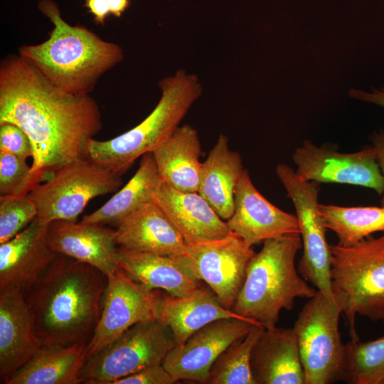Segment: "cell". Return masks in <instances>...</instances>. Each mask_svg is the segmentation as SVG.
Returning <instances> with one entry per match:
<instances>
[{"instance_id": "cell-2", "label": "cell", "mask_w": 384, "mask_h": 384, "mask_svg": "<svg viewBox=\"0 0 384 384\" xmlns=\"http://www.w3.org/2000/svg\"><path fill=\"white\" fill-rule=\"evenodd\" d=\"M107 285V275L97 268L58 255L23 294L41 343H87Z\"/></svg>"}, {"instance_id": "cell-12", "label": "cell", "mask_w": 384, "mask_h": 384, "mask_svg": "<svg viewBox=\"0 0 384 384\" xmlns=\"http://www.w3.org/2000/svg\"><path fill=\"white\" fill-rule=\"evenodd\" d=\"M161 291L151 290L117 268L107 276L98 323L85 348V361L134 324L156 319Z\"/></svg>"}, {"instance_id": "cell-37", "label": "cell", "mask_w": 384, "mask_h": 384, "mask_svg": "<svg viewBox=\"0 0 384 384\" xmlns=\"http://www.w3.org/2000/svg\"><path fill=\"white\" fill-rule=\"evenodd\" d=\"M348 95L356 100L384 107V87L380 90L373 89L372 92L351 88Z\"/></svg>"}, {"instance_id": "cell-27", "label": "cell", "mask_w": 384, "mask_h": 384, "mask_svg": "<svg viewBox=\"0 0 384 384\" xmlns=\"http://www.w3.org/2000/svg\"><path fill=\"white\" fill-rule=\"evenodd\" d=\"M161 183L152 152L146 153L142 156L138 169L128 183L100 208L85 215L80 222L117 227L129 215L154 201Z\"/></svg>"}, {"instance_id": "cell-14", "label": "cell", "mask_w": 384, "mask_h": 384, "mask_svg": "<svg viewBox=\"0 0 384 384\" xmlns=\"http://www.w3.org/2000/svg\"><path fill=\"white\" fill-rule=\"evenodd\" d=\"M257 324L242 318H226L210 322L183 344L176 345L166 356L162 365L176 382L187 380L206 384L216 358Z\"/></svg>"}, {"instance_id": "cell-29", "label": "cell", "mask_w": 384, "mask_h": 384, "mask_svg": "<svg viewBox=\"0 0 384 384\" xmlns=\"http://www.w3.org/2000/svg\"><path fill=\"white\" fill-rule=\"evenodd\" d=\"M265 329L261 324H254L245 336L223 351L211 366L206 384H255L251 356Z\"/></svg>"}, {"instance_id": "cell-22", "label": "cell", "mask_w": 384, "mask_h": 384, "mask_svg": "<svg viewBox=\"0 0 384 384\" xmlns=\"http://www.w3.org/2000/svg\"><path fill=\"white\" fill-rule=\"evenodd\" d=\"M115 230L118 246L128 250L175 257L187 246L154 201L124 219Z\"/></svg>"}, {"instance_id": "cell-11", "label": "cell", "mask_w": 384, "mask_h": 384, "mask_svg": "<svg viewBox=\"0 0 384 384\" xmlns=\"http://www.w3.org/2000/svg\"><path fill=\"white\" fill-rule=\"evenodd\" d=\"M256 252L232 233L218 240L187 245L175 256L198 280L204 282L221 304L232 309Z\"/></svg>"}, {"instance_id": "cell-23", "label": "cell", "mask_w": 384, "mask_h": 384, "mask_svg": "<svg viewBox=\"0 0 384 384\" xmlns=\"http://www.w3.org/2000/svg\"><path fill=\"white\" fill-rule=\"evenodd\" d=\"M116 263L131 278L151 290H164L171 295L183 296L203 285L176 257L118 246Z\"/></svg>"}, {"instance_id": "cell-5", "label": "cell", "mask_w": 384, "mask_h": 384, "mask_svg": "<svg viewBox=\"0 0 384 384\" xmlns=\"http://www.w3.org/2000/svg\"><path fill=\"white\" fill-rule=\"evenodd\" d=\"M161 97L138 125L111 139H88L85 156L122 176L140 156L152 152L180 126L203 92L198 78L178 70L159 82Z\"/></svg>"}, {"instance_id": "cell-32", "label": "cell", "mask_w": 384, "mask_h": 384, "mask_svg": "<svg viewBox=\"0 0 384 384\" xmlns=\"http://www.w3.org/2000/svg\"><path fill=\"white\" fill-rule=\"evenodd\" d=\"M42 181L26 159L0 151V196L28 195Z\"/></svg>"}, {"instance_id": "cell-20", "label": "cell", "mask_w": 384, "mask_h": 384, "mask_svg": "<svg viewBox=\"0 0 384 384\" xmlns=\"http://www.w3.org/2000/svg\"><path fill=\"white\" fill-rule=\"evenodd\" d=\"M226 318L246 319L225 308L214 292L203 285L183 296L160 293L156 320L170 330L176 345L183 344L210 322Z\"/></svg>"}, {"instance_id": "cell-15", "label": "cell", "mask_w": 384, "mask_h": 384, "mask_svg": "<svg viewBox=\"0 0 384 384\" xmlns=\"http://www.w3.org/2000/svg\"><path fill=\"white\" fill-rule=\"evenodd\" d=\"M225 221L232 233L252 247L282 235L300 234L297 215L268 201L253 185L246 169L235 188L234 212Z\"/></svg>"}, {"instance_id": "cell-21", "label": "cell", "mask_w": 384, "mask_h": 384, "mask_svg": "<svg viewBox=\"0 0 384 384\" xmlns=\"http://www.w3.org/2000/svg\"><path fill=\"white\" fill-rule=\"evenodd\" d=\"M251 370L255 384H305L292 328H265L253 348Z\"/></svg>"}, {"instance_id": "cell-28", "label": "cell", "mask_w": 384, "mask_h": 384, "mask_svg": "<svg viewBox=\"0 0 384 384\" xmlns=\"http://www.w3.org/2000/svg\"><path fill=\"white\" fill-rule=\"evenodd\" d=\"M327 229L332 230L340 245L348 246L384 232V206L344 207L319 204Z\"/></svg>"}, {"instance_id": "cell-10", "label": "cell", "mask_w": 384, "mask_h": 384, "mask_svg": "<svg viewBox=\"0 0 384 384\" xmlns=\"http://www.w3.org/2000/svg\"><path fill=\"white\" fill-rule=\"evenodd\" d=\"M276 174L293 203L299 225L303 254L298 262V272L317 290L334 298L330 244L326 238L327 228L319 211L320 183L304 179L285 164L277 166Z\"/></svg>"}, {"instance_id": "cell-8", "label": "cell", "mask_w": 384, "mask_h": 384, "mask_svg": "<svg viewBox=\"0 0 384 384\" xmlns=\"http://www.w3.org/2000/svg\"><path fill=\"white\" fill-rule=\"evenodd\" d=\"M121 176L87 158L62 166L29 193L43 223L55 220L77 221L90 200L116 193L122 186Z\"/></svg>"}, {"instance_id": "cell-34", "label": "cell", "mask_w": 384, "mask_h": 384, "mask_svg": "<svg viewBox=\"0 0 384 384\" xmlns=\"http://www.w3.org/2000/svg\"><path fill=\"white\" fill-rule=\"evenodd\" d=\"M176 382L162 364H156L122 378L113 384H173Z\"/></svg>"}, {"instance_id": "cell-1", "label": "cell", "mask_w": 384, "mask_h": 384, "mask_svg": "<svg viewBox=\"0 0 384 384\" xmlns=\"http://www.w3.org/2000/svg\"><path fill=\"white\" fill-rule=\"evenodd\" d=\"M10 122L28 136L31 170L43 181L73 161L86 158L85 146L102 127L96 101L63 91L19 55L0 64V124Z\"/></svg>"}, {"instance_id": "cell-36", "label": "cell", "mask_w": 384, "mask_h": 384, "mask_svg": "<svg viewBox=\"0 0 384 384\" xmlns=\"http://www.w3.org/2000/svg\"><path fill=\"white\" fill-rule=\"evenodd\" d=\"M370 140L383 178V192L381 195L380 203V206H384V130L373 133L370 136Z\"/></svg>"}, {"instance_id": "cell-16", "label": "cell", "mask_w": 384, "mask_h": 384, "mask_svg": "<svg viewBox=\"0 0 384 384\" xmlns=\"http://www.w3.org/2000/svg\"><path fill=\"white\" fill-rule=\"evenodd\" d=\"M48 225L36 218L0 244V291L16 289L24 294L58 255L48 243Z\"/></svg>"}, {"instance_id": "cell-25", "label": "cell", "mask_w": 384, "mask_h": 384, "mask_svg": "<svg viewBox=\"0 0 384 384\" xmlns=\"http://www.w3.org/2000/svg\"><path fill=\"white\" fill-rule=\"evenodd\" d=\"M239 153L229 149L227 136L220 134L202 163L198 192L224 220L235 208V191L243 171Z\"/></svg>"}, {"instance_id": "cell-31", "label": "cell", "mask_w": 384, "mask_h": 384, "mask_svg": "<svg viewBox=\"0 0 384 384\" xmlns=\"http://www.w3.org/2000/svg\"><path fill=\"white\" fill-rule=\"evenodd\" d=\"M38 216V208L29 193L0 196V244L13 238Z\"/></svg>"}, {"instance_id": "cell-24", "label": "cell", "mask_w": 384, "mask_h": 384, "mask_svg": "<svg viewBox=\"0 0 384 384\" xmlns=\"http://www.w3.org/2000/svg\"><path fill=\"white\" fill-rule=\"evenodd\" d=\"M201 147L196 129L179 126L152 151L161 180L184 192H198L202 163Z\"/></svg>"}, {"instance_id": "cell-13", "label": "cell", "mask_w": 384, "mask_h": 384, "mask_svg": "<svg viewBox=\"0 0 384 384\" xmlns=\"http://www.w3.org/2000/svg\"><path fill=\"white\" fill-rule=\"evenodd\" d=\"M296 172L309 181L359 186L383 192V178L373 145L360 151L342 153L334 146H318L306 139L292 157Z\"/></svg>"}, {"instance_id": "cell-18", "label": "cell", "mask_w": 384, "mask_h": 384, "mask_svg": "<svg viewBox=\"0 0 384 384\" xmlns=\"http://www.w3.org/2000/svg\"><path fill=\"white\" fill-rule=\"evenodd\" d=\"M41 345L23 293L0 291V383L6 384Z\"/></svg>"}, {"instance_id": "cell-3", "label": "cell", "mask_w": 384, "mask_h": 384, "mask_svg": "<svg viewBox=\"0 0 384 384\" xmlns=\"http://www.w3.org/2000/svg\"><path fill=\"white\" fill-rule=\"evenodd\" d=\"M38 8L53 28L43 42L21 46L18 55L57 87L89 95L100 78L123 60V49L84 26L68 23L52 0H41Z\"/></svg>"}, {"instance_id": "cell-26", "label": "cell", "mask_w": 384, "mask_h": 384, "mask_svg": "<svg viewBox=\"0 0 384 384\" xmlns=\"http://www.w3.org/2000/svg\"><path fill=\"white\" fill-rule=\"evenodd\" d=\"M87 343L42 344L6 384H79Z\"/></svg>"}, {"instance_id": "cell-38", "label": "cell", "mask_w": 384, "mask_h": 384, "mask_svg": "<svg viewBox=\"0 0 384 384\" xmlns=\"http://www.w3.org/2000/svg\"><path fill=\"white\" fill-rule=\"evenodd\" d=\"M110 14L115 17H120L129 7L131 0H107Z\"/></svg>"}, {"instance_id": "cell-4", "label": "cell", "mask_w": 384, "mask_h": 384, "mask_svg": "<svg viewBox=\"0 0 384 384\" xmlns=\"http://www.w3.org/2000/svg\"><path fill=\"white\" fill-rule=\"evenodd\" d=\"M301 249L302 238L297 233L265 241L249 263L232 310L270 328L276 326L282 310L294 308L296 299L313 297L317 289L308 284L295 267Z\"/></svg>"}, {"instance_id": "cell-19", "label": "cell", "mask_w": 384, "mask_h": 384, "mask_svg": "<svg viewBox=\"0 0 384 384\" xmlns=\"http://www.w3.org/2000/svg\"><path fill=\"white\" fill-rule=\"evenodd\" d=\"M154 201L187 245L222 239L232 233L226 221L198 192L178 191L161 181Z\"/></svg>"}, {"instance_id": "cell-6", "label": "cell", "mask_w": 384, "mask_h": 384, "mask_svg": "<svg viewBox=\"0 0 384 384\" xmlns=\"http://www.w3.org/2000/svg\"><path fill=\"white\" fill-rule=\"evenodd\" d=\"M333 297L345 314L351 340L357 315L384 320V232L348 246L330 244Z\"/></svg>"}, {"instance_id": "cell-17", "label": "cell", "mask_w": 384, "mask_h": 384, "mask_svg": "<svg viewBox=\"0 0 384 384\" xmlns=\"http://www.w3.org/2000/svg\"><path fill=\"white\" fill-rule=\"evenodd\" d=\"M47 235L51 249L58 255L90 265L107 277L117 268L114 229L105 225L55 220L48 224Z\"/></svg>"}, {"instance_id": "cell-9", "label": "cell", "mask_w": 384, "mask_h": 384, "mask_svg": "<svg viewBox=\"0 0 384 384\" xmlns=\"http://www.w3.org/2000/svg\"><path fill=\"white\" fill-rule=\"evenodd\" d=\"M176 345L170 330L158 320L139 322L85 361L81 383L113 384L146 367L162 364Z\"/></svg>"}, {"instance_id": "cell-7", "label": "cell", "mask_w": 384, "mask_h": 384, "mask_svg": "<svg viewBox=\"0 0 384 384\" xmlns=\"http://www.w3.org/2000/svg\"><path fill=\"white\" fill-rule=\"evenodd\" d=\"M341 309L334 298L317 290L303 306L292 327L305 384L343 381L346 346L338 329Z\"/></svg>"}, {"instance_id": "cell-30", "label": "cell", "mask_w": 384, "mask_h": 384, "mask_svg": "<svg viewBox=\"0 0 384 384\" xmlns=\"http://www.w3.org/2000/svg\"><path fill=\"white\" fill-rule=\"evenodd\" d=\"M344 382L384 384V336L375 340H351L346 344Z\"/></svg>"}, {"instance_id": "cell-33", "label": "cell", "mask_w": 384, "mask_h": 384, "mask_svg": "<svg viewBox=\"0 0 384 384\" xmlns=\"http://www.w3.org/2000/svg\"><path fill=\"white\" fill-rule=\"evenodd\" d=\"M0 151L24 159H33V146L28 136L18 126L10 122L0 124Z\"/></svg>"}, {"instance_id": "cell-35", "label": "cell", "mask_w": 384, "mask_h": 384, "mask_svg": "<svg viewBox=\"0 0 384 384\" xmlns=\"http://www.w3.org/2000/svg\"><path fill=\"white\" fill-rule=\"evenodd\" d=\"M83 6L92 14L94 21L98 25H104L110 14L107 0H85Z\"/></svg>"}]
</instances>
